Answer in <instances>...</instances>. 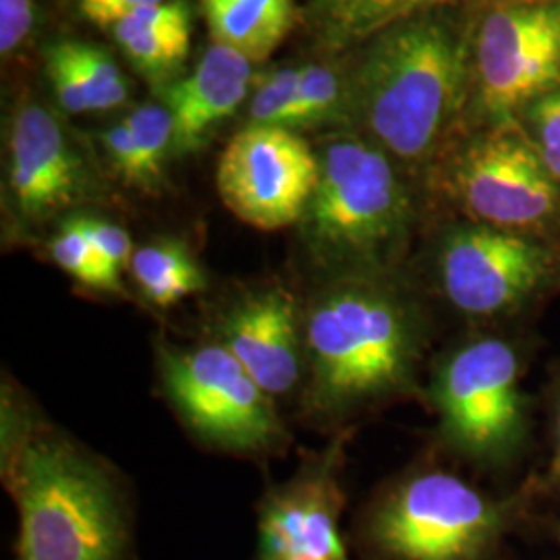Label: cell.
<instances>
[{
    "mask_svg": "<svg viewBox=\"0 0 560 560\" xmlns=\"http://www.w3.org/2000/svg\"><path fill=\"white\" fill-rule=\"evenodd\" d=\"M471 9L397 21L358 48L347 73L349 125L400 171L434 173L465 131Z\"/></svg>",
    "mask_w": 560,
    "mask_h": 560,
    "instance_id": "1",
    "label": "cell"
},
{
    "mask_svg": "<svg viewBox=\"0 0 560 560\" xmlns=\"http://www.w3.org/2000/svg\"><path fill=\"white\" fill-rule=\"evenodd\" d=\"M303 342L310 402L335 418L413 384L420 318L390 277H337L310 303Z\"/></svg>",
    "mask_w": 560,
    "mask_h": 560,
    "instance_id": "2",
    "label": "cell"
},
{
    "mask_svg": "<svg viewBox=\"0 0 560 560\" xmlns=\"http://www.w3.org/2000/svg\"><path fill=\"white\" fill-rule=\"evenodd\" d=\"M4 457L20 511L15 560H131L129 506L101 460L40 425L11 430Z\"/></svg>",
    "mask_w": 560,
    "mask_h": 560,
    "instance_id": "3",
    "label": "cell"
},
{
    "mask_svg": "<svg viewBox=\"0 0 560 560\" xmlns=\"http://www.w3.org/2000/svg\"><path fill=\"white\" fill-rule=\"evenodd\" d=\"M318 162V185L300 222L307 254L330 279L390 277L416 221L399 164L360 133L326 141Z\"/></svg>",
    "mask_w": 560,
    "mask_h": 560,
    "instance_id": "4",
    "label": "cell"
},
{
    "mask_svg": "<svg viewBox=\"0 0 560 560\" xmlns=\"http://www.w3.org/2000/svg\"><path fill=\"white\" fill-rule=\"evenodd\" d=\"M434 177L465 221L559 245V183L520 125L463 131L436 164Z\"/></svg>",
    "mask_w": 560,
    "mask_h": 560,
    "instance_id": "5",
    "label": "cell"
},
{
    "mask_svg": "<svg viewBox=\"0 0 560 560\" xmlns=\"http://www.w3.org/2000/svg\"><path fill=\"white\" fill-rule=\"evenodd\" d=\"M471 9L465 131L515 127L560 85V4Z\"/></svg>",
    "mask_w": 560,
    "mask_h": 560,
    "instance_id": "6",
    "label": "cell"
},
{
    "mask_svg": "<svg viewBox=\"0 0 560 560\" xmlns=\"http://www.w3.org/2000/svg\"><path fill=\"white\" fill-rule=\"evenodd\" d=\"M509 521L457 476L428 471L399 483L365 523V541L381 560H483Z\"/></svg>",
    "mask_w": 560,
    "mask_h": 560,
    "instance_id": "7",
    "label": "cell"
},
{
    "mask_svg": "<svg viewBox=\"0 0 560 560\" xmlns=\"http://www.w3.org/2000/svg\"><path fill=\"white\" fill-rule=\"evenodd\" d=\"M162 388L200 439L235 453H268L284 441L272 399L222 345L159 349Z\"/></svg>",
    "mask_w": 560,
    "mask_h": 560,
    "instance_id": "8",
    "label": "cell"
},
{
    "mask_svg": "<svg viewBox=\"0 0 560 560\" xmlns=\"http://www.w3.org/2000/svg\"><path fill=\"white\" fill-rule=\"evenodd\" d=\"M432 399L446 441L476 460L499 463L525 436V399L515 349L499 339L471 340L436 372Z\"/></svg>",
    "mask_w": 560,
    "mask_h": 560,
    "instance_id": "9",
    "label": "cell"
},
{
    "mask_svg": "<svg viewBox=\"0 0 560 560\" xmlns=\"http://www.w3.org/2000/svg\"><path fill=\"white\" fill-rule=\"evenodd\" d=\"M436 272L444 298L478 318L509 314L560 277L555 241L460 221L444 231Z\"/></svg>",
    "mask_w": 560,
    "mask_h": 560,
    "instance_id": "10",
    "label": "cell"
},
{
    "mask_svg": "<svg viewBox=\"0 0 560 560\" xmlns=\"http://www.w3.org/2000/svg\"><path fill=\"white\" fill-rule=\"evenodd\" d=\"M320 177L318 154L284 127L247 125L217 168L221 200L241 222L279 231L300 224Z\"/></svg>",
    "mask_w": 560,
    "mask_h": 560,
    "instance_id": "11",
    "label": "cell"
},
{
    "mask_svg": "<svg viewBox=\"0 0 560 560\" xmlns=\"http://www.w3.org/2000/svg\"><path fill=\"white\" fill-rule=\"evenodd\" d=\"M90 179L59 120L40 104H23L9 138V196L23 226H38L80 203Z\"/></svg>",
    "mask_w": 560,
    "mask_h": 560,
    "instance_id": "12",
    "label": "cell"
},
{
    "mask_svg": "<svg viewBox=\"0 0 560 560\" xmlns=\"http://www.w3.org/2000/svg\"><path fill=\"white\" fill-rule=\"evenodd\" d=\"M339 451L261 502L256 560H349L340 538Z\"/></svg>",
    "mask_w": 560,
    "mask_h": 560,
    "instance_id": "13",
    "label": "cell"
},
{
    "mask_svg": "<svg viewBox=\"0 0 560 560\" xmlns=\"http://www.w3.org/2000/svg\"><path fill=\"white\" fill-rule=\"evenodd\" d=\"M222 345L270 397L298 386L303 342L300 303L279 284L261 287L235 301L219 322Z\"/></svg>",
    "mask_w": 560,
    "mask_h": 560,
    "instance_id": "14",
    "label": "cell"
},
{
    "mask_svg": "<svg viewBox=\"0 0 560 560\" xmlns=\"http://www.w3.org/2000/svg\"><path fill=\"white\" fill-rule=\"evenodd\" d=\"M252 85V62L240 52L212 44L194 73L164 90L173 119V156H187L206 145L212 131L229 119Z\"/></svg>",
    "mask_w": 560,
    "mask_h": 560,
    "instance_id": "15",
    "label": "cell"
},
{
    "mask_svg": "<svg viewBox=\"0 0 560 560\" xmlns=\"http://www.w3.org/2000/svg\"><path fill=\"white\" fill-rule=\"evenodd\" d=\"M46 75L60 106L71 115L113 110L129 96L117 62L90 42L50 44L46 50Z\"/></svg>",
    "mask_w": 560,
    "mask_h": 560,
    "instance_id": "16",
    "label": "cell"
},
{
    "mask_svg": "<svg viewBox=\"0 0 560 560\" xmlns=\"http://www.w3.org/2000/svg\"><path fill=\"white\" fill-rule=\"evenodd\" d=\"M113 36L141 75L154 83L173 80L191 46V15L185 0L152 4L120 20Z\"/></svg>",
    "mask_w": 560,
    "mask_h": 560,
    "instance_id": "17",
    "label": "cell"
},
{
    "mask_svg": "<svg viewBox=\"0 0 560 560\" xmlns=\"http://www.w3.org/2000/svg\"><path fill=\"white\" fill-rule=\"evenodd\" d=\"M212 44L254 62L268 59L293 27L295 0H200Z\"/></svg>",
    "mask_w": 560,
    "mask_h": 560,
    "instance_id": "18",
    "label": "cell"
},
{
    "mask_svg": "<svg viewBox=\"0 0 560 560\" xmlns=\"http://www.w3.org/2000/svg\"><path fill=\"white\" fill-rule=\"evenodd\" d=\"M471 0H307L305 18L328 48H358L384 27Z\"/></svg>",
    "mask_w": 560,
    "mask_h": 560,
    "instance_id": "19",
    "label": "cell"
},
{
    "mask_svg": "<svg viewBox=\"0 0 560 560\" xmlns=\"http://www.w3.org/2000/svg\"><path fill=\"white\" fill-rule=\"evenodd\" d=\"M129 272L143 300L161 310L177 305L206 287L200 264L187 245L177 240H156L141 245L133 252Z\"/></svg>",
    "mask_w": 560,
    "mask_h": 560,
    "instance_id": "20",
    "label": "cell"
},
{
    "mask_svg": "<svg viewBox=\"0 0 560 560\" xmlns=\"http://www.w3.org/2000/svg\"><path fill=\"white\" fill-rule=\"evenodd\" d=\"M125 125L133 141L138 162V189L156 194L164 180V166L173 156V119L164 104L138 106Z\"/></svg>",
    "mask_w": 560,
    "mask_h": 560,
    "instance_id": "21",
    "label": "cell"
},
{
    "mask_svg": "<svg viewBox=\"0 0 560 560\" xmlns=\"http://www.w3.org/2000/svg\"><path fill=\"white\" fill-rule=\"evenodd\" d=\"M50 256L59 264L71 279L78 280L83 287L119 293L122 295V284L101 260L94 245L88 240L80 217H71L60 224L57 235L50 240Z\"/></svg>",
    "mask_w": 560,
    "mask_h": 560,
    "instance_id": "22",
    "label": "cell"
},
{
    "mask_svg": "<svg viewBox=\"0 0 560 560\" xmlns=\"http://www.w3.org/2000/svg\"><path fill=\"white\" fill-rule=\"evenodd\" d=\"M332 119L349 120L347 75L328 65L301 67L295 129Z\"/></svg>",
    "mask_w": 560,
    "mask_h": 560,
    "instance_id": "23",
    "label": "cell"
},
{
    "mask_svg": "<svg viewBox=\"0 0 560 560\" xmlns=\"http://www.w3.org/2000/svg\"><path fill=\"white\" fill-rule=\"evenodd\" d=\"M301 67H284L260 81L249 102V125L295 131Z\"/></svg>",
    "mask_w": 560,
    "mask_h": 560,
    "instance_id": "24",
    "label": "cell"
},
{
    "mask_svg": "<svg viewBox=\"0 0 560 560\" xmlns=\"http://www.w3.org/2000/svg\"><path fill=\"white\" fill-rule=\"evenodd\" d=\"M517 125L560 187V85L529 102L517 115Z\"/></svg>",
    "mask_w": 560,
    "mask_h": 560,
    "instance_id": "25",
    "label": "cell"
},
{
    "mask_svg": "<svg viewBox=\"0 0 560 560\" xmlns=\"http://www.w3.org/2000/svg\"><path fill=\"white\" fill-rule=\"evenodd\" d=\"M81 226L101 256L104 266L120 279V272L127 268L133 258V245L127 231L115 222L96 219V217H80Z\"/></svg>",
    "mask_w": 560,
    "mask_h": 560,
    "instance_id": "26",
    "label": "cell"
},
{
    "mask_svg": "<svg viewBox=\"0 0 560 560\" xmlns=\"http://www.w3.org/2000/svg\"><path fill=\"white\" fill-rule=\"evenodd\" d=\"M36 21L34 0H0V52L13 55L30 38Z\"/></svg>",
    "mask_w": 560,
    "mask_h": 560,
    "instance_id": "27",
    "label": "cell"
},
{
    "mask_svg": "<svg viewBox=\"0 0 560 560\" xmlns=\"http://www.w3.org/2000/svg\"><path fill=\"white\" fill-rule=\"evenodd\" d=\"M102 145H104V152L110 161V166L115 168V173L119 175L120 180L125 185L138 189V162H136L133 141H131L125 120L108 127L102 133Z\"/></svg>",
    "mask_w": 560,
    "mask_h": 560,
    "instance_id": "28",
    "label": "cell"
},
{
    "mask_svg": "<svg viewBox=\"0 0 560 560\" xmlns=\"http://www.w3.org/2000/svg\"><path fill=\"white\" fill-rule=\"evenodd\" d=\"M161 2L164 0H78L83 18L101 27H115L136 11Z\"/></svg>",
    "mask_w": 560,
    "mask_h": 560,
    "instance_id": "29",
    "label": "cell"
},
{
    "mask_svg": "<svg viewBox=\"0 0 560 560\" xmlns=\"http://www.w3.org/2000/svg\"><path fill=\"white\" fill-rule=\"evenodd\" d=\"M560 4V0H471L467 7L488 9V7H550Z\"/></svg>",
    "mask_w": 560,
    "mask_h": 560,
    "instance_id": "30",
    "label": "cell"
},
{
    "mask_svg": "<svg viewBox=\"0 0 560 560\" xmlns=\"http://www.w3.org/2000/svg\"><path fill=\"white\" fill-rule=\"evenodd\" d=\"M557 434H559V441H557V451H555V457H552V463H550V476H552V480L560 481V409Z\"/></svg>",
    "mask_w": 560,
    "mask_h": 560,
    "instance_id": "31",
    "label": "cell"
},
{
    "mask_svg": "<svg viewBox=\"0 0 560 560\" xmlns=\"http://www.w3.org/2000/svg\"><path fill=\"white\" fill-rule=\"evenodd\" d=\"M559 247H560V237H559Z\"/></svg>",
    "mask_w": 560,
    "mask_h": 560,
    "instance_id": "32",
    "label": "cell"
}]
</instances>
